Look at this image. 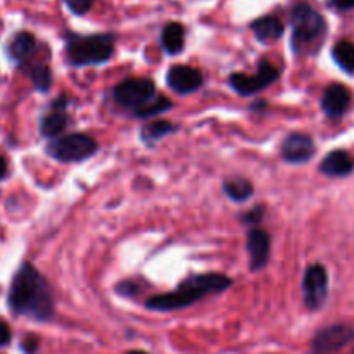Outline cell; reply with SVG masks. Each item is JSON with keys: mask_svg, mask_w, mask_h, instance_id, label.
Listing matches in <instances>:
<instances>
[{"mask_svg": "<svg viewBox=\"0 0 354 354\" xmlns=\"http://www.w3.org/2000/svg\"><path fill=\"white\" fill-rule=\"evenodd\" d=\"M232 286V280L223 273H203V275H192L183 280L175 292L158 294L147 301L149 310L156 311H173L190 306L196 301L203 299L209 294L223 292Z\"/></svg>", "mask_w": 354, "mask_h": 354, "instance_id": "2", "label": "cell"}, {"mask_svg": "<svg viewBox=\"0 0 354 354\" xmlns=\"http://www.w3.org/2000/svg\"><path fill=\"white\" fill-rule=\"evenodd\" d=\"M248 251L251 258V268L259 270L266 265L270 258V237L261 228H254L249 232Z\"/></svg>", "mask_w": 354, "mask_h": 354, "instance_id": "14", "label": "cell"}, {"mask_svg": "<svg viewBox=\"0 0 354 354\" xmlns=\"http://www.w3.org/2000/svg\"><path fill=\"white\" fill-rule=\"evenodd\" d=\"M30 78L33 82L35 88L40 92H47L52 85V73L47 66H35L30 69Z\"/></svg>", "mask_w": 354, "mask_h": 354, "instance_id": "22", "label": "cell"}, {"mask_svg": "<svg viewBox=\"0 0 354 354\" xmlns=\"http://www.w3.org/2000/svg\"><path fill=\"white\" fill-rule=\"evenodd\" d=\"M175 131V127H173L169 121H154V123H149L142 128L140 135L147 144H152V142L159 140V138L166 137L168 133Z\"/></svg>", "mask_w": 354, "mask_h": 354, "instance_id": "21", "label": "cell"}, {"mask_svg": "<svg viewBox=\"0 0 354 354\" xmlns=\"http://www.w3.org/2000/svg\"><path fill=\"white\" fill-rule=\"evenodd\" d=\"M354 339V328L348 325H332L318 332L311 344V354H330L348 346Z\"/></svg>", "mask_w": 354, "mask_h": 354, "instance_id": "8", "label": "cell"}, {"mask_svg": "<svg viewBox=\"0 0 354 354\" xmlns=\"http://www.w3.org/2000/svg\"><path fill=\"white\" fill-rule=\"evenodd\" d=\"M279 78V69L268 61L259 62L256 75H244V73H234L230 76V86L241 95H252L259 90L266 88L270 83Z\"/></svg>", "mask_w": 354, "mask_h": 354, "instance_id": "7", "label": "cell"}, {"mask_svg": "<svg viewBox=\"0 0 354 354\" xmlns=\"http://www.w3.org/2000/svg\"><path fill=\"white\" fill-rule=\"evenodd\" d=\"M223 190L230 199L242 203L252 196V183L245 178H230L223 183Z\"/></svg>", "mask_w": 354, "mask_h": 354, "instance_id": "20", "label": "cell"}, {"mask_svg": "<svg viewBox=\"0 0 354 354\" xmlns=\"http://www.w3.org/2000/svg\"><path fill=\"white\" fill-rule=\"evenodd\" d=\"M354 169V159L346 151H332L320 162V171L327 176H348Z\"/></svg>", "mask_w": 354, "mask_h": 354, "instance_id": "15", "label": "cell"}, {"mask_svg": "<svg viewBox=\"0 0 354 354\" xmlns=\"http://www.w3.org/2000/svg\"><path fill=\"white\" fill-rule=\"evenodd\" d=\"M290 24H292V48L296 52L313 50L327 33V23L324 16L306 2H299L292 7Z\"/></svg>", "mask_w": 354, "mask_h": 354, "instance_id": "3", "label": "cell"}, {"mask_svg": "<svg viewBox=\"0 0 354 354\" xmlns=\"http://www.w3.org/2000/svg\"><path fill=\"white\" fill-rule=\"evenodd\" d=\"M128 354H147V353H144V351H130Z\"/></svg>", "mask_w": 354, "mask_h": 354, "instance_id": "30", "label": "cell"}, {"mask_svg": "<svg viewBox=\"0 0 354 354\" xmlns=\"http://www.w3.org/2000/svg\"><path fill=\"white\" fill-rule=\"evenodd\" d=\"M37 48V38L30 31H19L7 44V55L16 62H24Z\"/></svg>", "mask_w": 354, "mask_h": 354, "instance_id": "16", "label": "cell"}, {"mask_svg": "<svg viewBox=\"0 0 354 354\" xmlns=\"http://www.w3.org/2000/svg\"><path fill=\"white\" fill-rule=\"evenodd\" d=\"M332 6L339 10H349L354 7V0H332Z\"/></svg>", "mask_w": 354, "mask_h": 354, "instance_id": "28", "label": "cell"}, {"mask_svg": "<svg viewBox=\"0 0 354 354\" xmlns=\"http://www.w3.org/2000/svg\"><path fill=\"white\" fill-rule=\"evenodd\" d=\"M161 45L168 54L175 55L183 50L185 45V28L180 23L166 24L161 33Z\"/></svg>", "mask_w": 354, "mask_h": 354, "instance_id": "18", "label": "cell"}, {"mask_svg": "<svg viewBox=\"0 0 354 354\" xmlns=\"http://www.w3.org/2000/svg\"><path fill=\"white\" fill-rule=\"evenodd\" d=\"M334 61L337 62L339 68L344 69L346 73H354V44L348 40H341L334 45Z\"/></svg>", "mask_w": 354, "mask_h": 354, "instance_id": "19", "label": "cell"}, {"mask_svg": "<svg viewBox=\"0 0 354 354\" xmlns=\"http://www.w3.org/2000/svg\"><path fill=\"white\" fill-rule=\"evenodd\" d=\"M7 303L14 315L47 322L54 315L50 286L31 263H23L10 283Z\"/></svg>", "mask_w": 354, "mask_h": 354, "instance_id": "1", "label": "cell"}, {"mask_svg": "<svg viewBox=\"0 0 354 354\" xmlns=\"http://www.w3.org/2000/svg\"><path fill=\"white\" fill-rule=\"evenodd\" d=\"M93 2H95V0H64V3L68 6V9L71 10V12L78 14V16L88 12V10L92 9Z\"/></svg>", "mask_w": 354, "mask_h": 354, "instance_id": "24", "label": "cell"}, {"mask_svg": "<svg viewBox=\"0 0 354 354\" xmlns=\"http://www.w3.org/2000/svg\"><path fill=\"white\" fill-rule=\"evenodd\" d=\"M315 154V144L308 135L290 133L282 144V158L292 165H303Z\"/></svg>", "mask_w": 354, "mask_h": 354, "instance_id": "10", "label": "cell"}, {"mask_svg": "<svg viewBox=\"0 0 354 354\" xmlns=\"http://www.w3.org/2000/svg\"><path fill=\"white\" fill-rule=\"evenodd\" d=\"M251 30L259 41H272L282 37L286 26H283V23L279 17L263 16L258 17V19L251 24Z\"/></svg>", "mask_w": 354, "mask_h": 354, "instance_id": "17", "label": "cell"}, {"mask_svg": "<svg viewBox=\"0 0 354 354\" xmlns=\"http://www.w3.org/2000/svg\"><path fill=\"white\" fill-rule=\"evenodd\" d=\"M66 104L68 100L64 97L55 100L52 104L50 113L45 114L40 121V133L44 137L48 138H57V135L61 133L66 128V123H68V116H66Z\"/></svg>", "mask_w": 354, "mask_h": 354, "instance_id": "13", "label": "cell"}, {"mask_svg": "<svg viewBox=\"0 0 354 354\" xmlns=\"http://www.w3.org/2000/svg\"><path fill=\"white\" fill-rule=\"evenodd\" d=\"M261 218H263L261 207H254V209L249 211L248 214H244L245 223H258V221H261Z\"/></svg>", "mask_w": 354, "mask_h": 354, "instance_id": "27", "label": "cell"}, {"mask_svg": "<svg viewBox=\"0 0 354 354\" xmlns=\"http://www.w3.org/2000/svg\"><path fill=\"white\" fill-rule=\"evenodd\" d=\"M114 37L102 35H68L66 41V57L73 66L100 64L113 57Z\"/></svg>", "mask_w": 354, "mask_h": 354, "instance_id": "4", "label": "cell"}, {"mask_svg": "<svg viewBox=\"0 0 354 354\" xmlns=\"http://www.w3.org/2000/svg\"><path fill=\"white\" fill-rule=\"evenodd\" d=\"M203 73L190 66H173L168 71V85L176 93H192L203 86Z\"/></svg>", "mask_w": 354, "mask_h": 354, "instance_id": "11", "label": "cell"}, {"mask_svg": "<svg viewBox=\"0 0 354 354\" xmlns=\"http://www.w3.org/2000/svg\"><path fill=\"white\" fill-rule=\"evenodd\" d=\"M10 339H12V334H10L9 325H7L6 322L0 320V348H3V346L9 344Z\"/></svg>", "mask_w": 354, "mask_h": 354, "instance_id": "25", "label": "cell"}, {"mask_svg": "<svg viewBox=\"0 0 354 354\" xmlns=\"http://www.w3.org/2000/svg\"><path fill=\"white\" fill-rule=\"evenodd\" d=\"M327 272L322 265H313L306 270V275L303 280V294L304 303L311 310H317L325 303L327 297Z\"/></svg>", "mask_w": 354, "mask_h": 354, "instance_id": "9", "label": "cell"}, {"mask_svg": "<svg viewBox=\"0 0 354 354\" xmlns=\"http://www.w3.org/2000/svg\"><path fill=\"white\" fill-rule=\"evenodd\" d=\"M21 348H23V351L26 354H33L38 348V339L33 337V335H28L23 341V344H21Z\"/></svg>", "mask_w": 354, "mask_h": 354, "instance_id": "26", "label": "cell"}, {"mask_svg": "<svg viewBox=\"0 0 354 354\" xmlns=\"http://www.w3.org/2000/svg\"><path fill=\"white\" fill-rule=\"evenodd\" d=\"M7 175V161L0 156V180Z\"/></svg>", "mask_w": 354, "mask_h": 354, "instance_id": "29", "label": "cell"}, {"mask_svg": "<svg viewBox=\"0 0 354 354\" xmlns=\"http://www.w3.org/2000/svg\"><path fill=\"white\" fill-rule=\"evenodd\" d=\"M349 104H351V93L344 85H339V83L328 86L322 97V107H324L325 114H328L330 118L342 116L348 111Z\"/></svg>", "mask_w": 354, "mask_h": 354, "instance_id": "12", "label": "cell"}, {"mask_svg": "<svg viewBox=\"0 0 354 354\" xmlns=\"http://www.w3.org/2000/svg\"><path fill=\"white\" fill-rule=\"evenodd\" d=\"M97 152V142L85 133H69L52 138L47 145V154L61 162L85 161Z\"/></svg>", "mask_w": 354, "mask_h": 354, "instance_id": "5", "label": "cell"}, {"mask_svg": "<svg viewBox=\"0 0 354 354\" xmlns=\"http://www.w3.org/2000/svg\"><path fill=\"white\" fill-rule=\"evenodd\" d=\"M156 85L152 80L137 78L121 82L120 85L114 86V99L118 104L128 109H140L145 104L154 99Z\"/></svg>", "mask_w": 354, "mask_h": 354, "instance_id": "6", "label": "cell"}, {"mask_svg": "<svg viewBox=\"0 0 354 354\" xmlns=\"http://www.w3.org/2000/svg\"><path fill=\"white\" fill-rule=\"evenodd\" d=\"M169 107H171V100L166 99V97H154L151 102H147L144 107L135 111V113L142 118H149V116H156V114L159 113H165V111H168Z\"/></svg>", "mask_w": 354, "mask_h": 354, "instance_id": "23", "label": "cell"}]
</instances>
